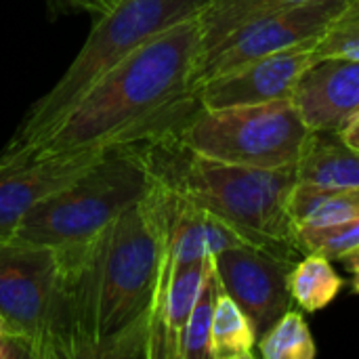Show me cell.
Masks as SVG:
<instances>
[{
	"instance_id": "8",
	"label": "cell",
	"mask_w": 359,
	"mask_h": 359,
	"mask_svg": "<svg viewBox=\"0 0 359 359\" xmlns=\"http://www.w3.org/2000/svg\"><path fill=\"white\" fill-rule=\"evenodd\" d=\"M59 250L17 240L0 242V320L32 359H44Z\"/></svg>"
},
{
	"instance_id": "28",
	"label": "cell",
	"mask_w": 359,
	"mask_h": 359,
	"mask_svg": "<svg viewBox=\"0 0 359 359\" xmlns=\"http://www.w3.org/2000/svg\"><path fill=\"white\" fill-rule=\"evenodd\" d=\"M4 332V326H2V320H0V334Z\"/></svg>"
},
{
	"instance_id": "7",
	"label": "cell",
	"mask_w": 359,
	"mask_h": 359,
	"mask_svg": "<svg viewBox=\"0 0 359 359\" xmlns=\"http://www.w3.org/2000/svg\"><path fill=\"white\" fill-rule=\"evenodd\" d=\"M107 229L86 242L57 248L59 267L44 359H97L101 265Z\"/></svg>"
},
{
	"instance_id": "23",
	"label": "cell",
	"mask_w": 359,
	"mask_h": 359,
	"mask_svg": "<svg viewBox=\"0 0 359 359\" xmlns=\"http://www.w3.org/2000/svg\"><path fill=\"white\" fill-rule=\"evenodd\" d=\"M297 236L303 255L316 252L328 261H341L345 255L359 248V219L320 227H299Z\"/></svg>"
},
{
	"instance_id": "6",
	"label": "cell",
	"mask_w": 359,
	"mask_h": 359,
	"mask_svg": "<svg viewBox=\"0 0 359 359\" xmlns=\"http://www.w3.org/2000/svg\"><path fill=\"white\" fill-rule=\"evenodd\" d=\"M309 128L290 99L200 109L175 137L191 151L242 166L282 168L297 164Z\"/></svg>"
},
{
	"instance_id": "13",
	"label": "cell",
	"mask_w": 359,
	"mask_h": 359,
	"mask_svg": "<svg viewBox=\"0 0 359 359\" xmlns=\"http://www.w3.org/2000/svg\"><path fill=\"white\" fill-rule=\"evenodd\" d=\"M290 101L309 130L341 133L359 116V61L313 59L299 76Z\"/></svg>"
},
{
	"instance_id": "2",
	"label": "cell",
	"mask_w": 359,
	"mask_h": 359,
	"mask_svg": "<svg viewBox=\"0 0 359 359\" xmlns=\"http://www.w3.org/2000/svg\"><path fill=\"white\" fill-rule=\"evenodd\" d=\"M177 202V194L151 175L145 196L109 225L101 265L97 359H147Z\"/></svg>"
},
{
	"instance_id": "20",
	"label": "cell",
	"mask_w": 359,
	"mask_h": 359,
	"mask_svg": "<svg viewBox=\"0 0 359 359\" xmlns=\"http://www.w3.org/2000/svg\"><path fill=\"white\" fill-rule=\"evenodd\" d=\"M343 286L345 282L334 271L332 263L316 252H307L305 259L294 263L290 271L292 301H297L299 307L309 313L328 307L339 297Z\"/></svg>"
},
{
	"instance_id": "12",
	"label": "cell",
	"mask_w": 359,
	"mask_h": 359,
	"mask_svg": "<svg viewBox=\"0 0 359 359\" xmlns=\"http://www.w3.org/2000/svg\"><path fill=\"white\" fill-rule=\"evenodd\" d=\"M107 147L80 154H61L27 162L0 158V242L13 238L29 210L53 194L65 189L97 164Z\"/></svg>"
},
{
	"instance_id": "15",
	"label": "cell",
	"mask_w": 359,
	"mask_h": 359,
	"mask_svg": "<svg viewBox=\"0 0 359 359\" xmlns=\"http://www.w3.org/2000/svg\"><path fill=\"white\" fill-rule=\"evenodd\" d=\"M177 198V215L168 240V261L172 269L246 244V240L225 221L185 202L181 196Z\"/></svg>"
},
{
	"instance_id": "1",
	"label": "cell",
	"mask_w": 359,
	"mask_h": 359,
	"mask_svg": "<svg viewBox=\"0 0 359 359\" xmlns=\"http://www.w3.org/2000/svg\"><path fill=\"white\" fill-rule=\"evenodd\" d=\"M200 46V17L154 36L101 78L46 137L0 158L27 162L175 135L202 109L194 86Z\"/></svg>"
},
{
	"instance_id": "19",
	"label": "cell",
	"mask_w": 359,
	"mask_h": 359,
	"mask_svg": "<svg viewBox=\"0 0 359 359\" xmlns=\"http://www.w3.org/2000/svg\"><path fill=\"white\" fill-rule=\"evenodd\" d=\"M212 359L257 358V330L242 307L221 288L210 332Z\"/></svg>"
},
{
	"instance_id": "22",
	"label": "cell",
	"mask_w": 359,
	"mask_h": 359,
	"mask_svg": "<svg viewBox=\"0 0 359 359\" xmlns=\"http://www.w3.org/2000/svg\"><path fill=\"white\" fill-rule=\"evenodd\" d=\"M221 292L219 276L215 269V259L210 257V267L206 271V280L202 286V292L194 305V311L189 316V322L183 330L179 359H212L210 353V332H212V316L217 297Z\"/></svg>"
},
{
	"instance_id": "26",
	"label": "cell",
	"mask_w": 359,
	"mask_h": 359,
	"mask_svg": "<svg viewBox=\"0 0 359 359\" xmlns=\"http://www.w3.org/2000/svg\"><path fill=\"white\" fill-rule=\"evenodd\" d=\"M341 263L349 269L351 273V284H353V290L359 294V248L351 250L349 255H345L341 259Z\"/></svg>"
},
{
	"instance_id": "18",
	"label": "cell",
	"mask_w": 359,
	"mask_h": 359,
	"mask_svg": "<svg viewBox=\"0 0 359 359\" xmlns=\"http://www.w3.org/2000/svg\"><path fill=\"white\" fill-rule=\"evenodd\" d=\"M303 2L309 0H210L206 11L200 15L202 46H200L198 63L204 61L223 42V38H227L244 23Z\"/></svg>"
},
{
	"instance_id": "3",
	"label": "cell",
	"mask_w": 359,
	"mask_h": 359,
	"mask_svg": "<svg viewBox=\"0 0 359 359\" xmlns=\"http://www.w3.org/2000/svg\"><path fill=\"white\" fill-rule=\"evenodd\" d=\"M154 177L185 202L219 217L248 246L294 261L303 255L288 202L297 164L257 168L212 160L187 149L175 135L143 143Z\"/></svg>"
},
{
	"instance_id": "5",
	"label": "cell",
	"mask_w": 359,
	"mask_h": 359,
	"mask_svg": "<svg viewBox=\"0 0 359 359\" xmlns=\"http://www.w3.org/2000/svg\"><path fill=\"white\" fill-rule=\"evenodd\" d=\"M149 183L143 143L109 145L82 177L29 210L11 240L53 248L86 242L137 204Z\"/></svg>"
},
{
	"instance_id": "21",
	"label": "cell",
	"mask_w": 359,
	"mask_h": 359,
	"mask_svg": "<svg viewBox=\"0 0 359 359\" xmlns=\"http://www.w3.org/2000/svg\"><path fill=\"white\" fill-rule=\"evenodd\" d=\"M318 353L305 318L288 309L257 341V355L265 359H313Z\"/></svg>"
},
{
	"instance_id": "9",
	"label": "cell",
	"mask_w": 359,
	"mask_h": 359,
	"mask_svg": "<svg viewBox=\"0 0 359 359\" xmlns=\"http://www.w3.org/2000/svg\"><path fill=\"white\" fill-rule=\"evenodd\" d=\"M349 2L351 0H309L244 23L223 38V42L198 63L194 74L196 90L202 82L223 76L255 59L322 38L330 23L349 6Z\"/></svg>"
},
{
	"instance_id": "16",
	"label": "cell",
	"mask_w": 359,
	"mask_h": 359,
	"mask_svg": "<svg viewBox=\"0 0 359 359\" xmlns=\"http://www.w3.org/2000/svg\"><path fill=\"white\" fill-rule=\"evenodd\" d=\"M297 181L322 187H359V149L341 133L311 130L297 160Z\"/></svg>"
},
{
	"instance_id": "24",
	"label": "cell",
	"mask_w": 359,
	"mask_h": 359,
	"mask_svg": "<svg viewBox=\"0 0 359 359\" xmlns=\"http://www.w3.org/2000/svg\"><path fill=\"white\" fill-rule=\"evenodd\" d=\"M322 57H345L359 61V0L349 2V6L330 23L313 46V59Z\"/></svg>"
},
{
	"instance_id": "4",
	"label": "cell",
	"mask_w": 359,
	"mask_h": 359,
	"mask_svg": "<svg viewBox=\"0 0 359 359\" xmlns=\"http://www.w3.org/2000/svg\"><path fill=\"white\" fill-rule=\"evenodd\" d=\"M210 0H120L95 25L63 76L32 103L0 156H15L46 137L114 67L154 36L200 17Z\"/></svg>"
},
{
	"instance_id": "27",
	"label": "cell",
	"mask_w": 359,
	"mask_h": 359,
	"mask_svg": "<svg viewBox=\"0 0 359 359\" xmlns=\"http://www.w3.org/2000/svg\"><path fill=\"white\" fill-rule=\"evenodd\" d=\"M341 137L345 139L347 145H351L353 149H359V116L347 126V128L341 130Z\"/></svg>"
},
{
	"instance_id": "14",
	"label": "cell",
	"mask_w": 359,
	"mask_h": 359,
	"mask_svg": "<svg viewBox=\"0 0 359 359\" xmlns=\"http://www.w3.org/2000/svg\"><path fill=\"white\" fill-rule=\"evenodd\" d=\"M208 267L210 257L172 269L168 290L151 326L147 359H179L183 330L202 292Z\"/></svg>"
},
{
	"instance_id": "25",
	"label": "cell",
	"mask_w": 359,
	"mask_h": 359,
	"mask_svg": "<svg viewBox=\"0 0 359 359\" xmlns=\"http://www.w3.org/2000/svg\"><path fill=\"white\" fill-rule=\"evenodd\" d=\"M48 8L55 13H88L95 19L114 11L120 0H46Z\"/></svg>"
},
{
	"instance_id": "11",
	"label": "cell",
	"mask_w": 359,
	"mask_h": 359,
	"mask_svg": "<svg viewBox=\"0 0 359 359\" xmlns=\"http://www.w3.org/2000/svg\"><path fill=\"white\" fill-rule=\"evenodd\" d=\"M320 38L292 48L255 59L223 76H215L198 86L202 109H223L236 105H259L290 99L299 76L313 61V46Z\"/></svg>"
},
{
	"instance_id": "10",
	"label": "cell",
	"mask_w": 359,
	"mask_h": 359,
	"mask_svg": "<svg viewBox=\"0 0 359 359\" xmlns=\"http://www.w3.org/2000/svg\"><path fill=\"white\" fill-rule=\"evenodd\" d=\"M212 259L221 288L250 318L257 341L292 309L290 271L294 261L248 244L221 250Z\"/></svg>"
},
{
	"instance_id": "17",
	"label": "cell",
	"mask_w": 359,
	"mask_h": 359,
	"mask_svg": "<svg viewBox=\"0 0 359 359\" xmlns=\"http://www.w3.org/2000/svg\"><path fill=\"white\" fill-rule=\"evenodd\" d=\"M288 212L297 229L353 221L359 219V187H322L297 181Z\"/></svg>"
}]
</instances>
